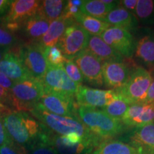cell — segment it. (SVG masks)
I'll return each instance as SVG.
<instances>
[{"instance_id": "6da1fadb", "label": "cell", "mask_w": 154, "mask_h": 154, "mask_svg": "<svg viewBox=\"0 0 154 154\" xmlns=\"http://www.w3.org/2000/svg\"><path fill=\"white\" fill-rule=\"evenodd\" d=\"M9 138L14 143L29 151L39 140L45 126L26 112L10 110L2 114Z\"/></svg>"}, {"instance_id": "7a4b0ae2", "label": "cell", "mask_w": 154, "mask_h": 154, "mask_svg": "<svg viewBox=\"0 0 154 154\" xmlns=\"http://www.w3.org/2000/svg\"><path fill=\"white\" fill-rule=\"evenodd\" d=\"M29 112L48 129L59 136L76 133L85 141L92 143L95 147L103 142L92 134L79 119L54 114L48 111L40 103H38Z\"/></svg>"}, {"instance_id": "3957f363", "label": "cell", "mask_w": 154, "mask_h": 154, "mask_svg": "<svg viewBox=\"0 0 154 154\" xmlns=\"http://www.w3.org/2000/svg\"><path fill=\"white\" fill-rule=\"evenodd\" d=\"M79 119L88 130L102 141L109 140L122 134L124 124L122 121L113 119L103 109L91 107H79Z\"/></svg>"}, {"instance_id": "277c9868", "label": "cell", "mask_w": 154, "mask_h": 154, "mask_svg": "<svg viewBox=\"0 0 154 154\" xmlns=\"http://www.w3.org/2000/svg\"><path fill=\"white\" fill-rule=\"evenodd\" d=\"M14 111H30L44 94V88L39 80L34 78L15 83L10 90Z\"/></svg>"}, {"instance_id": "5b68a950", "label": "cell", "mask_w": 154, "mask_h": 154, "mask_svg": "<svg viewBox=\"0 0 154 154\" xmlns=\"http://www.w3.org/2000/svg\"><path fill=\"white\" fill-rule=\"evenodd\" d=\"M153 82V77L145 69L138 67L131 74L129 78L116 93L130 105L145 103L148 91Z\"/></svg>"}, {"instance_id": "8992f818", "label": "cell", "mask_w": 154, "mask_h": 154, "mask_svg": "<svg viewBox=\"0 0 154 154\" xmlns=\"http://www.w3.org/2000/svg\"><path fill=\"white\" fill-rule=\"evenodd\" d=\"M14 47L13 49L20 57L31 76L41 80L49 68V63L44 54V48L36 42H29Z\"/></svg>"}, {"instance_id": "52a82bcc", "label": "cell", "mask_w": 154, "mask_h": 154, "mask_svg": "<svg viewBox=\"0 0 154 154\" xmlns=\"http://www.w3.org/2000/svg\"><path fill=\"white\" fill-rule=\"evenodd\" d=\"M40 3L38 0L11 1L8 12L1 19L2 24L13 33L18 32L23 23L38 14Z\"/></svg>"}, {"instance_id": "ba28073f", "label": "cell", "mask_w": 154, "mask_h": 154, "mask_svg": "<svg viewBox=\"0 0 154 154\" xmlns=\"http://www.w3.org/2000/svg\"><path fill=\"white\" fill-rule=\"evenodd\" d=\"M90 34L76 22L69 25L57 46L67 60H74L87 47Z\"/></svg>"}, {"instance_id": "9c48e42d", "label": "cell", "mask_w": 154, "mask_h": 154, "mask_svg": "<svg viewBox=\"0 0 154 154\" xmlns=\"http://www.w3.org/2000/svg\"><path fill=\"white\" fill-rule=\"evenodd\" d=\"M40 82L44 93L51 92L74 99L79 86L69 79L63 66H49Z\"/></svg>"}, {"instance_id": "30bf717a", "label": "cell", "mask_w": 154, "mask_h": 154, "mask_svg": "<svg viewBox=\"0 0 154 154\" xmlns=\"http://www.w3.org/2000/svg\"><path fill=\"white\" fill-rule=\"evenodd\" d=\"M80 69L84 79L96 86L103 85V62L88 50H84L74 59Z\"/></svg>"}, {"instance_id": "8fae6325", "label": "cell", "mask_w": 154, "mask_h": 154, "mask_svg": "<svg viewBox=\"0 0 154 154\" xmlns=\"http://www.w3.org/2000/svg\"><path fill=\"white\" fill-rule=\"evenodd\" d=\"M116 96L115 90H101L80 85L77 89L75 99L79 107L104 108Z\"/></svg>"}, {"instance_id": "7c38bea8", "label": "cell", "mask_w": 154, "mask_h": 154, "mask_svg": "<svg viewBox=\"0 0 154 154\" xmlns=\"http://www.w3.org/2000/svg\"><path fill=\"white\" fill-rule=\"evenodd\" d=\"M100 36L108 45L122 57L129 58L134 52V39L129 31L109 26Z\"/></svg>"}, {"instance_id": "4fadbf2b", "label": "cell", "mask_w": 154, "mask_h": 154, "mask_svg": "<svg viewBox=\"0 0 154 154\" xmlns=\"http://www.w3.org/2000/svg\"><path fill=\"white\" fill-rule=\"evenodd\" d=\"M39 103L48 111L54 114L79 119L77 114L78 106L74 98L47 92L42 96Z\"/></svg>"}, {"instance_id": "5bb4252c", "label": "cell", "mask_w": 154, "mask_h": 154, "mask_svg": "<svg viewBox=\"0 0 154 154\" xmlns=\"http://www.w3.org/2000/svg\"><path fill=\"white\" fill-rule=\"evenodd\" d=\"M0 72L5 74L14 84L32 78L13 47L0 61Z\"/></svg>"}, {"instance_id": "9a60e30c", "label": "cell", "mask_w": 154, "mask_h": 154, "mask_svg": "<svg viewBox=\"0 0 154 154\" xmlns=\"http://www.w3.org/2000/svg\"><path fill=\"white\" fill-rule=\"evenodd\" d=\"M128 142L138 154H154V122L135 127L128 134Z\"/></svg>"}, {"instance_id": "2e32d148", "label": "cell", "mask_w": 154, "mask_h": 154, "mask_svg": "<svg viewBox=\"0 0 154 154\" xmlns=\"http://www.w3.org/2000/svg\"><path fill=\"white\" fill-rule=\"evenodd\" d=\"M130 75L128 66L123 62L103 63V83L108 88L116 90L121 87L129 78Z\"/></svg>"}, {"instance_id": "e0dca14e", "label": "cell", "mask_w": 154, "mask_h": 154, "mask_svg": "<svg viewBox=\"0 0 154 154\" xmlns=\"http://www.w3.org/2000/svg\"><path fill=\"white\" fill-rule=\"evenodd\" d=\"M86 50L104 62H122L123 57L108 45L100 36H90Z\"/></svg>"}, {"instance_id": "ac0fdd59", "label": "cell", "mask_w": 154, "mask_h": 154, "mask_svg": "<svg viewBox=\"0 0 154 154\" xmlns=\"http://www.w3.org/2000/svg\"><path fill=\"white\" fill-rule=\"evenodd\" d=\"M76 22L73 19H68L63 16L50 23L49 29L42 36L38 43L43 48L57 46L64 34L67 27Z\"/></svg>"}, {"instance_id": "d6986e66", "label": "cell", "mask_w": 154, "mask_h": 154, "mask_svg": "<svg viewBox=\"0 0 154 154\" xmlns=\"http://www.w3.org/2000/svg\"><path fill=\"white\" fill-rule=\"evenodd\" d=\"M50 23L37 14L23 23L20 30L29 42H38L49 29Z\"/></svg>"}, {"instance_id": "ffe728a7", "label": "cell", "mask_w": 154, "mask_h": 154, "mask_svg": "<svg viewBox=\"0 0 154 154\" xmlns=\"http://www.w3.org/2000/svg\"><path fill=\"white\" fill-rule=\"evenodd\" d=\"M110 26L119 27L129 31L137 24V21L131 11L119 7L111 10L103 19Z\"/></svg>"}, {"instance_id": "44dd1931", "label": "cell", "mask_w": 154, "mask_h": 154, "mask_svg": "<svg viewBox=\"0 0 154 154\" xmlns=\"http://www.w3.org/2000/svg\"><path fill=\"white\" fill-rule=\"evenodd\" d=\"M86 154H138L134 146L121 140H106Z\"/></svg>"}, {"instance_id": "7402d4cb", "label": "cell", "mask_w": 154, "mask_h": 154, "mask_svg": "<svg viewBox=\"0 0 154 154\" xmlns=\"http://www.w3.org/2000/svg\"><path fill=\"white\" fill-rule=\"evenodd\" d=\"M117 2L108 5L103 0H86L83 2L80 10L83 14L103 20L111 10L116 8Z\"/></svg>"}, {"instance_id": "603a6c76", "label": "cell", "mask_w": 154, "mask_h": 154, "mask_svg": "<svg viewBox=\"0 0 154 154\" xmlns=\"http://www.w3.org/2000/svg\"><path fill=\"white\" fill-rule=\"evenodd\" d=\"M75 21L91 36H101L110 26L104 20L88 16L82 12L76 17Z\"/></svg>"}, {"instance_id": "cb8c5ba5", "label": "cell", "mask_w": 154, "mask_h": 154, "mask_svg": "<svg viewBox=\"0 0 154 154\" xmlns=\"http://www.w3.org/2000/svg\"><path fill=\"white\" fill-rule=\"evenodd\" d=\"M66 1L62 0H45L41 1L38 14L47 19L50 22L61 17Z\"/></svg>"}, {"instance_id": "d4e9b609", "label": "cell", "mask_w": 154, "mask_h": 154, "mask_svg": "<svg viewBox=\"0 0 154 154\" xmlns=\"http://www.w3.org/2000/svg\"><path fill=\"white\" fill-rule=\"evenodd\" d=\"M136 56L148 66H154V37L145 36L138 42Z\"/></svg>"}, {"instance_id": "484cf974", "label": "cell", "mask_w": 154, "mask_h": 154, "mask_svg": "<svg viewBox=\"0 0 154 154\" xmlns=\"http://www.w3.org/2000/svg\"><path fill=\"white\" fill-rule=\"evenodd\" d=\"M130 106L128 102L116 94L115 99L109 105L102 109L112 118L121 121Z\"/></svg>"}, {"instance_id": "4316f807", "label": "cell", "mask_w": 154, "mask_h": 154, "mask_svg": "<svg viewBox=\"0 0 154 154\" xmlns=\"http://www.w3.org/2000/svg\"><path fill=\"white\" fill-rule=\"evenodd\" d=\"M44 54L49 66H63L67 60L57 45L45 48Z\"/></svg>"}, {"instance_id": "83f0119b", "label": "cell", "mask_w": 154, "mask_h": 154, "mask_svg": "<svg viewBox=\"0 0 154 154\" xmlns=\"http://www.w3.org/2000/svg\"><path fill=\"white\" fill-rule=\"evenodd\" d=\"M54 135L50 138L38 140L29 150V154H59L52 143Z\"/></svg>"}, {"instance_id": "f1b7e54d", "label": "cell", "mask_w": 154, "mask_h": 154, "mask_svg": "<svg viewBox=\"0 0 154 154\" xmlns=\"http://www.w3.org/2000/svg\"><path fill=\"white\" fill-rule=\"evenodd\" d=\"M63 67L69 79L72 82L76 83L79 86L82 85L84 80V77L82 76L80 69H79V67L77 66L76 63L74 61L66 60V62L63 63Z\"/></svg>"}, {"instance_id": "f546056e", "label": "cell", "mask_w": 154, "mask_h": 154, "mask_svg": "<svg viewBox=\"0 0 154 154\" xmlns=\"http://www.w3.org/2000/svg\"><path fill=\"white\" fill-rule=\"evenodd\" d=\"M154 11V1L138 0L135 14L140 19H146L150 17Z\"/></svg>"}, {"instance_id": "4dcf8cb0", "label": "cell", "mask_w": 154, "mask_h": 154, "mask_svg": "<svg viewBox=\"0 0 154 154\" xmlns=\"http://www.w3.org/2000/svg\"><path fill=\"white\" fill-rule=\"evenodd\" d=\"M17 37L14 33L7 29L2 24L0 25V47L11 48L17 46Z\"/></svg>"}, {"instance_id": "1f68e13d", "label": "cell", "mask_w": 154, "mask_h": 154, "mask_svg": "<svg viewBox=\"0 0 154 154\" xmlns=\"http://www.w3.org/2000/svg\"><path fill=\"white\" fill-rule=\"evenodd\" d=\"M81 12L80 7L75 5L73 3L72 0L66 1V6H65L64 10L61 16L68 19H73L75 20L76 17Z\"/></svg>"}, {"instance_id": "d6a6232c", "label": "cell", "mask_w": 154, "mask_h": 154, "mask_svg": "<svg viewBox=\"0 0 154 154\" xmlns=\"http://www.w3.org/2000/svg\"><path fill=\"white\" fill-rule=\"evenodd\" d=\"M0 103L8 107L10 109L11 108L13 109L12 99H11L10 91L5 89L1 86H0Z\"/></svg>"}, {"instance_id": "836d02e7", "label": "cell", "mask_w": 154, "mask_h": 154, "mask_svg": "<svg viewBox=\"0 0 154 154\" xmlns=\"http://www.w3.org/2000/svg\"><path fill=\"white\" fill-rule=\"evenodd\" d=\"M12 142L11 138H9L7 130H6L5 125H4L2 116L0 115V147L5 144H9Z\"/></svg>"}, {"instance_id": "e575fe53", "label": "cell", "mask_w": 154, "mask_h": 154, "mask_svg": "<svg viewBox=\"0 0 154 154\" xmlns=\"http://www.w3.org/2000/svg\"><path fill=\"white\" fill-rule=\"evenodd\" d=\"M14 85V83L11 81L10 79L8 78L3 73L0 72V86L5 89L10 91L13 86Z\"/></svg>"}, {"instance_id": "d590c367", "label": "cell", "mask_w": 154, "mask_h": 154, "mask_svg": "<svg viewBox=\"0 0 154 154\" xmlns=\"http://www.w3.org/2000/svg\"><path fill=\"white\" fill-rule=\"evenodd\" d=\"M137 4L138 0H124V1L120 2L121 7H123L128 11H131V12L132 11L133 13H135Z\"/></svg>"}, {"instance_id": "8d00e7d4", "label": "cell", "mask_w": 154, "mask_h": 154, "mask_svg": "<svg viewBox=\"0 0 154 154\" xmlns=\"http://www.w3.org/2000/svg\"><path fill=\"white\" fill-rule=\"evenodd\" d=\"M11 3L10 0H0V20L8 12Z\"/></svg>"}, {"instance_id": "74e56055", "label": "cell", "mask_w": 154, "mask_h": 154, "mask_svg": "<svg viewBox=\"0 0 154 154\" xmlns=\"http://www.w3.org/2000/svg\"><path fill=\"white\" fill-rule=\"evenodd\" d=\"M0 154H19L17 151L12 142L9 144H5L0 147Z\"/></svg>"}, {"instance_id": "f35d334b", "label": "cell", "mask_w": 154, "mask_h": 154, "mask_svg": "<svg viewBox=\"0 0 154 154\" xmlns=\"http://www.w3.org/2000/svg\"><path fill=\"white\" fill-rule=\"evenodd\" d=\"M145 103H152L154 104V79H153L145 101Z\"/></svg>"}, {"instance_id": "ab89813d", "label": "cell", "mask_w": 154, "mask_h": 154, "mask_svg": "<svg viewBox=\"0 0 154 154\" xmlns=\"http://www.w3.org/2000/svg\"><path fill=\"white\" fill-rule=\"evenodd\" d=\"M11 48L8 47H0V61L3 59L5 55L10 50Z\"/></svg>"}, {"instance_id": "60d3db41", "label": "cell", "mask_w": 154, "mask_h": 154, "mask_svg": "<svg viewBox=\"0 0 154 154\" xmlns=\"http://www.w3.org/2000/svg\"><path fill=\"white\" fill-rule=\"evenodd\" d=\"M10 110L11 109H9L8 107L5 106H4L0 103V115L3 114V113H5L6 112H8V111Z\"/></svg>"}]
</instances>
